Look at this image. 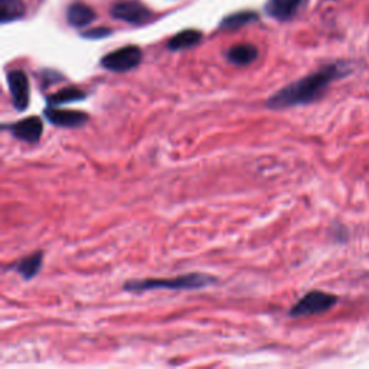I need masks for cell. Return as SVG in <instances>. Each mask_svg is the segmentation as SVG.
Segmentation results:
<instances>
[{"label":"cell","mask_w":369,"mask_h":369,"mask_svg":"<svg viewBox=\"0 0 369 369\" xmlns=\"http://www.w3.org/2000/svg\"><path fill=\"white\" fill-rule=\"evenodd\" d=\"M349 71V67L344 63L324 65L309 76L283 87L265 101V106L270 110H284L312 104L323 97L333 81L344 78Z\"/></svg>","instance_id":"1"},{"label":"cell","mask_w":369,"mask_h":369,"mask_svg":"<svg viewBox=\"0 0 369 369\" xmlns=\"http://www.w3.org/2000/svg\"><path fill=\"white\" fill-rule=\"evenodd\" d=\"M216 283V277L205 273H188L173 278H144L130 280L123 289L128 293H143L150 290H199Z\"/></svg>","instance_id":"2"},{"label":"cell","mask_w":369,"mask_h":369,"mask_svg":"<svg viewBox=\"0 0 369 369\" xmlns=\"http://www.w3.org/2000/svg\"><path fill=\"white\" fill-rule=\"evenodd\" d=\"M337 303V298L331 293H324L319 290L309 291L307 294L294 304L290 310L293 317H303V316H313L319 313L329 312L332 307Z\"/></svg>","instance_id":"3"},{"label":"cell","mask_w":369,"mask_h":369,"mask_svg":"<svg viewBox=\"0 0 369 369\" xmlns=\"http://www.w3.org/2000/svg\"><path fill=\"white\" fill-rule=\"evenodd\" d=\"M143 60V52L136 45H127L111 51L101 58V67L111 72H128L140 65Z\"/></svg>","instance_id":"4"},{"label":"cell","mask_w":369,"mask_h":369,"mask_svg":"<svg viewBox=\"0 0 369 369\" xmlns=\"http://www.w3.org/2000/svg\"><path fill=\"white\" fill-rule=\"evenodd\" d=\"M110 14L130 25H143L152 19L153 12L139 0H119L111 6Z\"/></svg>","instance_id":"5"},{"label":"cell","mask_w":369,"mask_h":369,"mask_svg":"<svg viewBox=\"0 0 369 369\" xmlns=\"http://www.w3.org/2000/svg\"><path fill=\"white\" fill-rule=\"evenodd\" d=\"M6 78L14 110L25 111L31 102V84L27 74L22 69H13L8 72Z\"/></svg>","instance_id":"6"},{"label":"cell","mask_w":369,"mask_h":369,"mask_svg":"<svg viewBox=\"0 0 369 369\" xmlns=\"http://www.w3.org/2000/svg\"><path fill=\"white\" fill-rule=\"evenodd\" d=\"M43 115L51 124L63 128H78L90 122V117L84 111L65 110L54 106H48L43 110Z\"/></svg>","instance_id":"7"},{"label":"cell","mask_w":369,"mask_h":369,"mask_svg":"<svg viewBox=\"0 0 369 369\" xmlns=\"http://www.w3.org/2000/svg\"><path fill=\"white\" fill-rule=\"evenodd\" d=\"M307 2L309 0H269L264 6V10L271 19L287 22L296 18L306 8Z\"/></svg>","instance_id":"8"},{"label":"cell","mask_w":369,"mask_h":369,"mask_svg":"<svg viewBox=\"0 0 369 369\" xmlns=\"http://www.w3.org/2000/svg\"><path fill=\"white\" fill-rule=\"evenodd\" d=\"M3 130H9L14 137L26 143H36L43 135V122L41 117L32 115L9 126L5 124Z\"/></svg>","instance_id":"9"},{"label":"cell","mask_w":369,"mask_h":369,"mask_svg":"<svg viewBox=\"0 0 369 369\" xmlns=\"http://www.w3.org/2000/svg\"><path fill=\"white\" fill-rule=\"evenodd\" d=\"M42 264H43V253L42 251H36V253L19 260L18 262H14L10 269L13 271H16L23 280H32L42 270Z\"/></svg>","instance_id":"10"},{"label":"cell","mask_w":369,"mask_h":369,"mask_svg":"<svg viewBox=\"0 0 369 369\" xmlns=\"http://www.w3.org/2000/svg\"><path fill=\"white\" fill-rule=\"evenodd\" d=\"M257 56H258V49L257 47L251 45V43H240V45L231 47L227 51L228 61L238 67H245V65L253 64L257 60Z\"/></svg>","instance_id":"11"},{"label":"cell","mask_w":369,"mask_h":369,"mask_svg":"<svg viewBox=\"0 0 369 369\" xmlns=\"http://www.w3.org/2000/svg\"><path fill=\"white\" fill-rule=\"evenodd\" d=\"M96 12L85 3L76 2L67 10V21L74 27H85L94 22Z\"/></svg>","instance_id":"12"},{"label":"cell","mask_w":369,"mask_h":369,"mask_svg":"<svg viewBox=\"0 0 369 369\" xmlns=\"http://www.w3.org/2000/svg\"><path fill=\"white\" fill-rule=\"evenodd\" d=\"M201 41H202V32L197 31V29H185V31L176 34L168 42V49L173 52L185 51L199 45Z\"/></svg>","instance_id":"13"},{"label":"cell","mask_w":369,"mask_h":369,"mask_svg":"<svg viewBox=\"0 0 369 369\" xmlns=\"http://www.w3.org/2000/svg\"><path fill=\"white\" fill-rule=\"evenodd\" d=\"M258 19V14L253 10H243L228 14L227 18L223 19V22L219 23V29L223 31H237V29H241L249 23H253Z\"/></svg>","instance_id":"14"},{"label":"cell","mask_w":369,"mask_h":369,"mask_svg":"<svg viewBox=\"0 0 369 369\" xmlns=\"http://www.w3.org/2000/svg\"><path fill=\"white\" fill-rule=\"evenodd\" d=\"M87 98V93L80 90L77 87H65L63 90H60L58 93L48 96L47 101L49 106L54 107H60L64 104H71V102H77V101H82Z\"/></svg>","instance_id":"15"},{"label":"cell","mask_w":369,"mask_h":369,"mask_svg":"<svg viewBox=\"0 0 369 369\" xmlns=\"http://www.w3.org/2000/svg\"><path fill=\"white\" fill-rule=\"evenodd\" d=\"M26 6L22 0H0V18L2 23H10L25 16Z\"/></svg>","instance_id":"16"},{"label":"cell","mask_w":369,"mask_h":369,"mask_svg":"<svg viewBox=\"0 0 369 369\" xmlns=\"http://www.w3.org/2000/svg\"><path fill=\"white\" fill-rule=\"evenodd\" d=\"M113 34V31L110 27H96V29H90V31H87L82 34L84 38L87 39H102L107 38Z\"/></svg>","instance_id":"17"},{"label":"cell","mask_w":369,"mask_h":369,"mask_svg":"<svg viewBox=\"0 0 369 369\" xmlns=\"http://www.w3.org/2000/svg\"><path fill=\"white\" fill-rule=\"evenodd\" d=\"M60 80H63L61 74H58V72H55V71H49V69H48V71H43V72H42V82H43V85L49 87L51 84L58 82Z\"/></svg>","instance_id":"18"}]
</instances>
